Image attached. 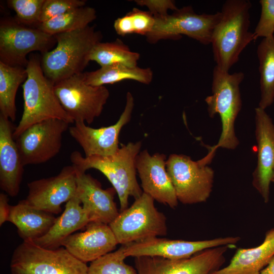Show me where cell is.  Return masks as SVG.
<instances>
[{
  "label": "cell",
  "instance_id": "25",
  "mask_svg": "<svg viewBox=\"0 0 274 274\" xmlns=\"http://www.w3.org/2000/svg\"><path fill=\"white\" fill-rule=\"evenodd\" d=\"M83 75L85 82L93 86L113 84L124 80H133L149 84L153 77V71L150 67L122 65L100 67L94 71L83 72Z\"/></svg>",
  "mask_w": 274,
  "mask_h": 274
},
{
  "label": "cell",
  "instance_id": "4",
  "mask_svg": "<svg viewBox=\"0 0 274 274\" xmlns=\"http://www.w3.org/2000/svg\"><path fill=\"white\" fill-rule=\"evenodd\" d=\"M26 70L27 78L22 85L23 111L13 131L14 139L16 140L29 126L45 120L58 119L74 123L55 94L54 83L43 72L41 57L29 55Z\"/></svg>",
  "mask_w": 274,
  "mask_h": 274
},
{
  "label": "cell",
  "instance_id": "12",
  "mask_svg": "<svg viewBox=\"0 0 274 274\" xmlns=\"http://www.w3.org/2000/svg\"><path fill=\"white\" fill-rule=\"evenodd\" d=\"M69 124L63 120L49 119L24 130L15 140L24 166L46 162L57 155Z\"/></svg>",
  "mask_w": 274,
  "mask_h": 274
},
{
  "label": "cell",
  "instance_id": "38",
  "mask_svg": "<svg viewBox=\"0 0 274 274\" xmlns=\"http://www.w3.org/2000/svg\"><path fill=\"white\" fill-rule=\"evenodd\" d=\"M272 182H274V176H273V179H272ZM270 230H271L272 232L274 233V228H272V229H271Z\"/></svg>",
  "mask_w": 274,
  "mask_h": 274
},
{
  "label": "cell",
  "instance_id": "27",
  "mask_svg": "<svg viewBox=\"0 0 274 274\" xmlns=\"http://www.w3.org/2000/svg\"><path fill=\"white\" fill-rule=\"evenodd\" d=\"M26 78L25 67L10 66L0 61V114L11 121L16 119L17 90Z\"/></svg>",
  "mask_w": 274,
  "mask_h": 274
},
{
  "label": "cell",
  "instance_id": "1",
  "mask_svg": "<svg viewBox=\"0 0 274 274\" xmlns=\"http://www.w3.org/2000/svg\"><path fill=\"white\" fill-rule=\"evenodd\" d=\"M142 146L141 141L122 144L114 154L107 156L83 157L80 152L75 151L71 153L70 159L80 172L85 173L93 168L107 177L118 196L121 212L128 207L130 196L136 199L143 193L136 179L135 166Z\"/></svg>",
  "mask_w": 274,
  "mask_h": 274
},
{
  "label": "cell",
  "instance_id": "23",
  "mask_svg": "<svg viewBox=\"0 0 274 274\" xmlns=\"http://www.w3.org/2000/svg\"><path fill=\"white\" fill-rule=\"evenodd\" d=\"M273 256L274 233L269 230L261 245L238 249L228 265L211 274H259Z\"/></svg>",
  "mask_w": 274,
  "mask_h": 274
},
{
  "label": "cell",
  "instance_id": "13",
  "mask_svg": "<svg viewBox=\"0 0 274 274\" xmlns=\"http://www.w3.org/2000/svg\"><path fill=\"white\" fill-rule=\"evenodd\" d=\"M229 246H220L202 251L184 259L171 260L159 257H135L138 274H211L225 261Z\"/></svg>",
  "mask_w": 274,
  "mask_h": 274
},
{
  "label": "cell",
  "instance_id": "19",
  "mask_svg": "<svg viewBox=\"0 0 274 274\" xmlns=\"http://www.w3.org/2000/svg\"><path fill=\"white\" fill-rule=\"evenodd\" d=\"M83 232L73 233L62 242L72 255L87 263L114 250L118 244L109 224L90 221Z\"/></svg>",
  "mask_w": 274,
  "mask_h": 274
},
{
  "label": "cell",
  "instance_id": "21",
  "mask_svg": "<svg viewBox=\"0 0 274 274\" xmlns=\"http://www.w3.org/2000/svg\"><path fill=\"white\" fill-rule=\"evenodd\" d=\"M14 130L12 121L0 114V187L11 197L19 193L24 166Z\"/></svg>",
  "mask_w": 274,
  "mask_h": 274
},
{
  "label": "cell",
  "instance_id": "31",
  "mask_svg": "<svg viewBox=\"0 0 274 274\" xmlns=\"http://www.w3.org/2000/svg\"><path fill=\"white\" fill-rule=\"evenodd\" d=\"M126 245L91 262L87 274H138L136 269L126 264L125 255Z\"/></svg>",
  "mask_w": 274,
  "mask_h": 274
},
{
  "label": "cell",
  "instance_id": "24",
  "mask_svg": "<svg viewBox=\"0 0 274 274\" xmlns=\"http://www.w3.org/2000/svg\"><path fill=\"white\" fill-rule=\"evenodd\" d=\"M57 217L50 213L34 208L20 201L11 206L8 221L17 228L19 235L23 241H33L45 235Z\"/></svg>",
  "mask_w": 274,
  "mask_h": 274
},
{
  "label": "cell",
  "instance_id": "37",
  "mask_svg": "<svg viewBox=\"0 0 274 274\" xmlns=\"http://www.w3.org/2000/svg\"><path fill=\"white\" fill-rule=\"evenodd\" d=\"M259 274H274V256Z\"/></svg>",
  "mask_w": 274,
  "mask_h": 274
},
{
  "label": "cell",
  "instance_id": "28",
  "mask_svg": "<svg viewBox=\"0 0 274 274\" xmlns=\"http://www.w3.org/2000/svg\"><path fill=\"white\" fill-rule=\"evenodd\" d=\"M140 54L132 51L121 40L110 42H99L93 48L90 61L97 63L100 67L122 65L137 66Z\"/></svg>",
  "mask_w": 274,
  "mask_h": 274
},
{
  "label": "cell",
  "instance_id": "22",
  "mask_svg": "<svg viewBox=\"0 0 274 274\" xmlns=\"http://www.w3.org/2000/svg\"><path fill=\"white\" fill-rule=\"evenodd\" d=\"M90 222L80 200L75 195L66 203L63 212L57 218L48 232L43 236L30 242L46 249L58 248L62 246L67 237L85 227Z\"/></svg>",
  "mask_w": 274,
  "mask_h": 274
},
{
  "label": "cell",
  "instance_id": "7",
  "mask_svg": "<svg viewBox=\"0 0 274 274\" xmlns=\"http://www.w3.org/2000/svg\"><path fill=\"white\" fill-rule=\"evenodd\" d=\"M109 225L121 245L164 236L167 231L165 216L155 207L154 199L144 192Z\"/></svg>",
  "mask_w": 274,
  "mask_h": 274
},
{
  "label": "cell",
  "instance_id": "10",
  "mask_svg": "<svg viewBox=\"0 0 274 274\" xmlns=\"http://www.w3.org/2000/svg\"><path fill=\"white\" fill-rule=\"evenodd\" d=\"M54 35L37 27L22 24L12 17L0 20V61L12 66L26 67L27 55L34 51L41 54L56 44Z\"/></svg>",
  "mask_w": 274,
  "mask_h": 274
},
{
  "label": "cell",
  "instance_id": "17",
  "mask_svg": "<svg viewBox=\"0 0 274 274\" xmlns=\"http://www.w3.org/2000/svg\"><path fill=\"white\" fill-rule=\"evenodd\" d=\"M166 155L156 153L151 155L147 150L141 151L136 158V169L144 193L159 203L174 209L178 200L166 167Z\"/></svg>",
  "mask_w": 274,
  "mask_h": 274
},
{
  "label": "cell",
  "instance_id": "2",
  "mask_svg": "<svg viewBox=\"0 0 274 274\" xmlns=\"http://www.w3.org/2000/svg\"><path fill=\"white\" fill-rule=\"evenodd\" d=\"M54 36L56 45L42 54L41 64L45 76L54 84L83 73L90 61L89 56L93 48L102 38L101 32L90 25Z\"/></svg>",
  "mask_w": 274,
  "mask_h": 274
},
{
  "label": "cell",
  "instance_id": "9",
  "mask_svg": "<svg viewBox=\"0 0 274 274\" xmlns=\"http://www.w3.org/2000/svg\"><path fill=\"white\" fill-rule=\"evenodd\" d=\"M154 16V26L146 36L148 43L155 44L163 40H179L185 35L202 44L209 45L220 19L221 13L197 14L191 6H188L178 9L171 14Z\"/></svg>",
  "mask_w": 274,
  "mask_h": 274
},
{
  "label": "cell",
  "instance_id": "11",
  "mask_svg": "<svg viewBox=\"0 0 274 274\" xmlns=\"http://www.w3.org/2000/svg\"><path fill=\"white\" fill-rule=\"evenodd\" d=\"M83 73L56 83L54 90L63 109L74 123L89 124L101 114L110 92L105 86L86 84Z\"/></svg>",
  "mask_w": 274,
  "mask_h": 274
},
{
  "label": "cell",
  "instance_id": "16",
  "mask_svg": "<svg viewBox=\"0 0 274 274\" xmlns=\"http://www.w3.org/2000/svg\"><path fill=\"white\" fill-rule=\"evenodd\" d=\"M238 236L218 237L211 239L189 241L158 237L126 244L125 255L127 257H159L177 260L189 258L207 249L220 246L235 245Z\"/></svg>",
  "mask_w": 274,
  "mask_h": 274
},
{
  "label": "cell",
  "instance_id": "8",
  "mask_svg": "<svg viewBox=\"0 0 274 274\" xmlns=\"http://www.w3.org/2000/svg\"><path fill=\"white\" fill-rule=\"evenodd\" d=\"M88 266L64 247L46 249L23 241L14 250L11 274H87Z\"/></svg>",
  "mask_w": 274,
  "mask_h": 274
},
{
  "label": "cell",
  "instance_id": "34",
  "mask_svg": "<svg viewBox=\"0 0 274 274\" xmlns=\"http://www.w3.org/2000/svg\"><path fill=\"white\" fill-rule=\"evenodd\" d=\"M261 14L253 32L254 39L274 35V0H260Z\"/></svg>",
  "mask_w": 274,
  "mask_h": 274
},
{
  "label": "cell",
  "instance_id": "6",
  "mask_svg": "<svg viewBox=\"0 0 274 274\" xmlns=\"http://www.w3.org/2000/svg\"><path fill=\"white\" fill-rule=\"evenodd\" d=\"M216 149L194 161L184 154H172L166 161L167 172L179 201L185 204L206 202L212 191L214 172L209 164Z\"/></svg>",
  "mask_w": 274,
  "mask_h": 274
},
{
  "label": "cell",
  "instance_id": "18",
  "mask_svg": "<svg viewBox=\"0 0 274 274\" xmlns=\"http://www.w3.org/2000/svg\"><path fill=\"white\" fill-rule=\"evenodd\" d=\"M255 123L258 153L252 184L266 203L274 176V124L265 110L259 107L255 109Z\"/></svg>",
  "mask_w": 274,
  "mask_h": 274
},
{
  "label": "cell",
  "instance_id": "29",
  "mask_svg": "<svg viewBox=\"0 0 274 274\" xmlns=\"http://www.w3.org/2000/svg\"><path fill=\"white\" fill-rule=\"evenodd\" d=\"M96 19V10L83 6L40 23L37 28L51 35L84 28Z\"/></svg>",
  "mask_w": 274,
  "mask_h": 274
},
{
  "label": "cell",
  "instance_id": "14",
  "mask_svg": "<svg viewBox=\"0 0 274 274\" xmlns=\"http://www.w3.org/2000/svg\"><path fill=\"white\" fill-rule=\"evenodd\" d=\"M134 105L133 96L127 92L124 110L115 124L95 128L86 125L84 122H77L69 127L71 136L82 148L85 157L107 156L118 150L120 133L123 127L130 121Z\"/></svg>",
  "mask_w": 274,
  "mask_h": 274
},
{
  "label": "cell",
  "instance_id": "15",
  "mask_svg": "<svg viewBox=\"0 0 274 274\" xmlns=\"http://www.w3.org/2000/svg\"><path fill=\"white\" fill-rule=\"evenodd\" d=\"M76 180L75 167L65 166L56 176L28 183V195L23 200L34 208L58 214L61 204L76 195Z\"/></svg>",
  "mask_w": 274,
  "mask_h": 274
},
{
  "label": "cell",
  "instance_id": "36",
  "mask_svg": "<svg viewBox=\"0 0 274 274\" xmlns=\"http://www.w3.org/2000/svg\"><path fill=\"white\" fill-rule=\"evenodd\" d=\"M9 199L7 194L4 193L0 194V226L8 221L10 212V207L8 203Z\"/></svg>",
  "mask_w": 274,
  "mask_h": 274
},
{
  "label": "cell",
  "instance_id": "35",
  "mask_svg": "<svg viewBox=\"0 0 274 274\" xmlns=\"http://www.w3.org/2000/svg\"><path fill=\"white\" fill-rule=\"evenodd\" d=\"M134 2L139 6L147 7L154 16L166 15L168 10L175 11L178 9L175 1L172 0H136Z\"/></svg>",
  "mask_w": 274,
  "mask_h": 274
},
{
  "label": "cell",
  "instance_id": "30",
  "mask_svg": "<svg viewBox=\"0 0 274 274\" xmlns=\"http://www.w3.org/2000/svg\"><path fill=\"white\" fill-rule=\"evenodd\" d=\"M154 23V16L151 12L134 8L124 16L116 19L114 28L121 36L138 34L146 37L152 30Z\"/></svg>",
  "mask_w": 274,
  "mask_h": 274
},
{
  "label": "cell",
  "instance_id": "26",
  "mask_svg": "<svg viewBox=\"0 0 274 274\" xmlns=\"http://www.w3.org/2000/svg\"><path fill=\"white\" fill-rule=\"evenodd\" d=\"M260 74L259 107L265 110L274 101V35L263 38L257 49Z\"/></svg>",
  "mask_w": 274,
  "mask_h": 274
},
{
  "label": "cell",
  "instance_id": "5",
  "mask_svg": "<svg viewBox=\"0 0 274 274\" xmlns=\"http://www.w3.org/2000/svg\"><path fill=\"white\" fill-rule=\"evenodd\" d=\"M244 74H229L215 66L213 71L212 94L205 101L209 116L218 114L221 118L222 131L218 143L213 147L235 149L239 142L235 132L234 124L242 108V102L239 85L244 79Z\"/></svg>",
  "mask_w": 274,
  "mask_h": 274
},
{
  "label": "cell",
  "instance_id": "3",
  "mask_svg": "<svg viewBox=\"0 0 274 274\" xmlns=\"http://www.w3.org/2000/svg\"><path fill=\"white\" fill-rule=\"evenodd\" d=\"M251 7L248 0H227L222 6L211 44L216 66L223 71L229 72L243 50L255 41L249 31Z\"/></svg>",
  "mask_w": 274,
  "mask_h": 274
},
{
  "label": "cell",
  "instance_id": "32",
  "mask_svg": "<svg viewBox=\"0 0 274 274\" xmlns=\"http://www.w3.org/2000/svg\"><path fill=\"white\" fill-rule=\"evenodd\" d=\"M45 0H9L8 6L16 13L15 19L26 26L37 27Z\"/></svg>",
  "mask_w": 274,
  "mask_h": 274
},
{
  "label": "cell",
  "instance_id": "33",
  "mask_svg": "<svg viewBox=\"0 0 274 274\" xmlns=\"http://www.w3.org/2000/svg\"><path fill=\"white\" fill-rule=\"evenodd\" d=\"M84 0H45L40 17V23L72 10L85 6Z\"/></svg>",
  "mask_w": 274,
  "mask_h": 274
},
{
  "label": "cell",
  "instance_id": "20",
  "mask_svg": "<svg viewBox=\"0 0 274 274\" xmlns=\"http://www.w3.org/2000/svg\"><path fill=\"white\" fill-rule=\"evenodd\" d=\"M76 172V196L90 221L109 224L119 214L114 200L116 192L115 189H104L100 183L91 175L77 169Z\"/></svg>",
  "mask_w": 274,
  "mask_h": 274
}]
</instances>
